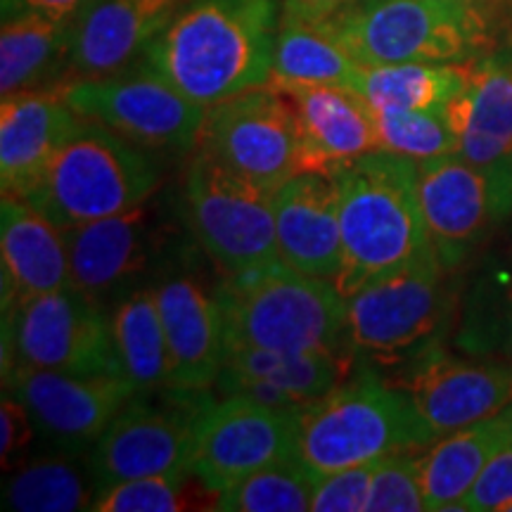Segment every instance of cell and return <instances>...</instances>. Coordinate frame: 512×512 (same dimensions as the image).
Listing matches in <instances>:
<instances>
[{"label":"cell","mask_w":512,"mask_h":512,"mask_svg":"<svg viewBox=\"0 0 512 512\" xmlns=\"http://www.w3.org/2000/svg\"><path fill=\"white\" fill-rule=\"evenodd\" d=\"M512 503V444L486 463L470 494L465 496V512L505 510Z\"/></svg>","instance_id":"38"},{"label":"cell","mask_w":512,"mask_h":512,"mask_svg":"<svg viewBox=\"0 0 512 512\" xmlns=\"http://www.w3.org/2000/svg\"><path fill=\"white\" fill-rule=\"evenodd\" d=\"M446 273L432 254L347 297V337L356 363L403 368L439 347L451 313Z\"/></svg>","instance_id":"8"},{"label":"cell","mask_w":512,"mask_h":512,"mask_svg":"<svg viewBox=\"0 0 512 512\" xmlns=\"http://www.w3.org/2000/svg\"><path fill=\"white\" fill-rule=\"evenodd\" d=\"M328 171L339 188L342 271L335 285L344 297L434 254L415 159L373 150Z\"/></svg>","instance_id":"3"},{"label":"cell","mask_w":512,"mask_h":512,"mask_svg":"<svg viewBox=\"0 0 512 512\" xmlns=\"http://www.w3.org/2000/svg\"><path fill=\"white\" fill-rule=\"evenodd\" d=\"M273 195L195 147L183 183L185 223L223 278H249L280 264Z\"/></svg>","instance_id":"7"},{"label":"cell","mask_w":512,"mask_h":512,"mask_svg":"<svg viewBox=\"0 0 512 512\" xmlns=\"http://www.w3.org/2000/svg\"><path fill=\"white\" fill-rule=\"evenodd\" d=\"M197 145L268 192L302 171L297 110L275 83L249 88L209 107Z\"/></svg>","instance_id":"13"},{"label":"cell","mask_w":512,"mask_h":512,"mask_svg":"<svg viewBox=\"0 0 512 512\" xmlns=\"http://www.w3.org/2000/svg\"><path fill=\"white\" fill-rule=\"evenodd\" d=\"M12 366L124 377L110 309L62 287L3 313V370Z\"/></svg>","instance_id":"12"},{"label":"cell","mask_w":512,"mask_h":512,"mask_svg":"<svg viewBox=\"0 0 512 512\" xmlns=\"http://www.w3.org/2000/svg\"><path fill=\"white\" fill-rule=\"evenodd\" d=\"M5 392L27 406L48 453H86L114 420L133 387L114 375H72L12 366L3 370Z\"/></svg>","instance_id":"16"},{"label":"cell","mask_w":512,"mask_h":512,"mask_svg":"<svg viewBox=\"0 0 512 512\" xmlns=\"http://www.w3.org/2000/svg\"><path fill=\"white\" fill-rule=\"evenodd\" d=\"M110 318L121 375L133 392L169 387V344L150 283L117 299L110 306Z\"/></svg>","instance_id":"28"},{"label":"cell","mask_w":512,"mask_h":512,"mask_svg":"<svg viewBox=\"0 0 512 512\" xmlns=\"http://www.w3.org/2000/svg\"><path fill=\"white\" fill-rule=\"evenodd\" d=\"M228 349L349 351L347 297L328 278L275 264L221 283Z\"/></svg>","instance_id":"6"},{"label":"cell","mask_w":512,"mask_h":512,"mask_svg":"<svg viewBox=\"0 0 512 512\" xmlns=\"http://www.w3.org/2000/svg\"><path fill=\"white\" fill-rule=\"evenodd\" d=\"M91 0H3V17L19 12H38L57 19H79Z\"/></svg>","instance_id":"40"},{"label":"cell","mask_w":512,"mask_h":512,"mask_svg":"<svg viewBox=\"0 0 512 512\" xmlns=\"http://www.w3.org/2000/svg\"><path fill=\"white\" fill-rule=\"evenodd\" d=\"M211 403L209 389L174 384L133 394L88 453L98 489L126 479L192 470L195 437Z\"/></svg>","instance_id":"9"},{"label":"cell","mask_w":512,"mask_h":512,"mask_svg":"<svg viewBox=\"0 0 512 512\" xmlns=\"http://www.w3.org/2000/svg\"><path fill=\"white\" fill-rule=\"evenodd\" d=\"M36 439L38 432L27 406L5 392L3 408H0V453H3V470L10 472L12 467L24 463Z\"/></svg>","instance_id":"39"},{"label":"cell","mask_w":512,"mask_h":512,"mask_svg":"<svg viewBox=\"0 0 512 512\" xmlns=\"http://www.w3.org/2000/svg\"><path fill=\"white\" fill-rule=\"evenodd\" d=\"M81 117L57 86L3 95L0 105V181L3 195L24 197Z\"/></svg>","instance_id":"22"},{"label":"cell","mask_w":512,"mask_h":512,"mask_svg":"<svg viewBox=\"0 0 512 512\" xmlns=\"http://www.w3.org/2000/svg\"><path fill=\"white\" fill-rule=\"evenodd\" d=\"M200 249L176 240L150 280L169 344L171 384L183 389H211L226 361L223 278L219 268L209 271Z\"/></svg>","instance_id":"10"},{"label":"cell","mask_w":512,"mask_h":512,"mask_svg":"<svg viewBox=\"0 0 512 512\" xmlns=\"http://www.w3.org/2000/svg\"><path fill=\"white\" fill-rule=\"evenodd\" d=\"M290 95L302 133V171L332 169L377 150L375 110L356 91L311 83H275Z\"/></svg>","instance_id":"24"},{"label":"cell","mask_w":512,"mask_h":512,"mask_svg":"<svg viewBox=\"0 0 512 512\" xmlns=\"http://www.w3.org/2000/svg\"><path fill=\"white\" fill-rule=\"evenodd\" d=\"M320 27L363 67L467 64L512 38V0H356Z\"/></svg>","instance_id":"2"},{"label":"cell","mask_w":512,"mask_h":512,"mask_svg":"<svg viewBox=\"0 0 512 512\" xmlns=\"http://www.w3.org/2000/svg\"><path fill=\"white\" fill-rule=\"evenodd\" d=\"M458 155L494 171H512V38L465 64V86L444 107Z\"/></svg>","instance_id":"20"},{"label":"cell","mask_w":512,"mask_h":512,"mask_svg":"<svg viewBox=\"0 0 512 512\" xmlns=\"http://www.w3.org/2000/svg\"><path fill=\"white\" fill-rule=\"evenodd\" d=\"M503 418H505V427H508V439L512 444V403L503 411Z\"/></svg>","instance_id":"42"},{"label":"cell","mask_w":512,"mask_h":512,"mask_svg":"<svg viewBox=\"0 0 512 512\" xmlns=\"http://www.w3.org/2000/svg\"><path fill=\"white\" fill-rule=\"evenodd\" d=\"M278 29L280 0H185L140 60L209 110L271 81Z\"/></svg>","instance_id":"1"},{"label":"cell","mask_w":512,"mask_h":512,"mask_svg":"<svg viewBox=\"0 0 512 512\" xmlns=\"http://www.w3.org/2000/svg\"><path fill=\"white\" fill-rule=\"evenodd\" d=\"M98 494L91 458L83 453H43L12 467L3 486V508L19 512L91 510Z\"/></svg>","instance_id":"29"},{"label":"cell","mask_w":512,"mask_h":512,"mask_svg":"<svg viewBox=\"0 0 512 512\" xmlns=\"http://www.w3.org/2000/svg\"><path fill=\"white\" fill-rule=\"evenodd\" d=\"M465 86V64L396 62L363 67L358 95L373 110H444Z\"/></svg>","instance_id":"32"},{"label":"cell","mask_w":512,"mask_h":512,"mask_svg":"<svg viewBox=\"0 0 512 512\" xmlns=\"http://www.w3.org/2000/svg\"><path fill=\"white\" fill-rule=\"evenodd\" d=\"M401 387L441 437L494 418L512 403V363L434 347L396 370Z\"/></svg>","instance_id":"18"},{"label":"cell","mask_w":512,"mask_h":512,"mask_svg":"<svg viewBox=\"0 0 512 512\" xmlns=\"http://www.w3.org/2000/svg\"><path fill=\"white\" fill-rule=\"evenodd\" d=\"M420 460L415 451L389 453L377 460L370 484L368 512H418L427 510L420 484Z\"/></svg>","instance_id":"36"},{"label":"cell","mask_w":512,"mask_h":512,"mask_svg":"<svg viewBox=\"0 0 512 512\" xmlns=\"http://www.w3.org/2000/svg\"><path fill=\"white\" fill-rule=\"evenodd\" d=\"M95 512H181L219 510V494L204 486L192 470L126 479L102 486L95 494Z\"/></svg>","instance_id":"33"},{"label":"cell","mask_w":512,"mask_h":512,"mask_svg":"<svg viewBox=\"0 0 512 512\" xmlns=\"http://www.w3.org/2000/svg\"><path fill=\"white\" fill-rule=\"evenodd\" d=\"M456 344L470 356L512 363V235L467 290Z\"/></svg>","instance_id":"30"},{"label":"cell","mask_w":512,"mask_h":512,"mask_svg":"<svg viewBox=\"0 0 512 512\" xmlns=\"http://www.w3.org/2000/svg\"><path fill=\"white\" fill-rule=\"evenodd\" d=\"M418 192L434 254L446 271L463 266L512 214V171L484 169L458 152L418 162Z\"/></svg>","instance_id":"15"},{"label":"cell","mask_w":512,"mask_h":512,"mask_svg":"<svg viewBox=\"0 0 512 512\" xmlns=\"http://www.w3.org/2000/svg\"><path fill=\"white\" fill-rule=\"evenodd\" d=\"M157 188L159 169L145 147L81 117L34 188L19 200L69 230L138 207Z\"/></svg>","instance_id":"5"},{"label":"cell","mask_w":512,"mask_h":512,"mask_svg":"<svg viewBox=\"0 0 512 512\" xmlns=\"http://www.w3.org/2000/svg\"><path fill=\"white\" fill-rule=\"evenodd\" d=\"M510 444L503 413L463 427L441 439L420 460V484L427 510H465L463 501L477 477Z\"/></svg>","instance_id":"27"},{"label":"cell","mask_w":512,"mask_h":512,"mask_svg":"<svg viewBox=\"0 0 512 512\" xmlns=\"http://www.w3.org/2000/svg\"><path fill=\"white\" fill-rule=\"evenodd\" d=\"M375 463H366L347 470L332 472L313 484V512H361L368 508L370 484H373Z\"/></svg>","instance_id":"37"},{"label":"cell","mask_w":512,"mask_h":512,"mask_svg":"<svg viewBox=\"0 0 512 512\" xmlns=\"http://www.w3.org/2000/svg\"><path fill=\"white\" fill-rule=\"evenodd\" d=\"M356 0H280V19L318 24Z\"/></svg>","instance_id":"41"},{"label":"cell","mask_w":512,"mask_h":512,"mask_svg":"<svg viewBox=\"0 0 512 512\" xmlns=\"http://www.w3.org/2000/svg\"><path fill=\"white\" fill-rule=\"evenodd\" d=\"M377 150L415 162L458 152V136L444 110H375Z\"/></svg>","instance_id":"35"},{"label":"cell","mask_w":512,"mask_h":512,"mask_svg":"<svg viewBox=\"0 0 512 512\" xmlns=\"http://www.w3.org/2000/svg\"><path fill=\"white\" fill-rule=\"evenodd\" d=\"M0 285L3 313L41 294L69 287L64 233L19 197L3 195L0 207Z\"/></svg>","instance_id":"23"},{"label":"cell","mask_w":512,"mask_h":512,"mask_svg":"<svg viewBox=\"0 0 512 512\" xmlns=\"http://www.w3.org/2000/svg\"><path fill=\"white\" fill-rule=\"evenodd\" d=\"M76 19L38 12L3 17L0 31V93L48 88L67 79Z\"/></svg>","instance_id":"26"},{"label":"cell","mask_w":512,"mask_h":512,"mask_svg":"<svg viewBox=\"0 0 512 512\" xmlns=\"http://www.w3.org/2000/svg\"><path fill=\"white\" fill-rule=\"evenodd\" d=\"M57 88L79 117L145 150L185 155L200 143L207 107L185 98L143 60L107 76L62 81Z\"/></svg>","instance_id":"11"},{"label":"cell","mask_w":512,"mask_h":512,"mask_svg":"<svg viewBox=\"0 0 512 512\" xmlns=\"http://www.w3.org/2000/svg\"><path fill=\"white\" fill-rule=\"evenodd\" d=\"M313 479L294 460H280L252 472L219 494L228 512H304L311 510Z\"/></svg>","instance_id":"34"},{"label":"cell","mask_w":512,"mask_h":512,"mask_svg":"<svg viewBox=\"0 0 512 512\" xmlns=\"http://www.w3.org/2000/svg\"><path fill=\"white\" fill-rule=\"evenodd\" d=\"M297 413L271 408L247 394L214 399L200 420L192 472L221 494L261 467L292 460Z\"/></svg>","instance_id":"17"},{"label":"cell","mask_w":512,"mask_h":512,"mask_svg":"<svg viewBox=\"0 0 512 512\" xmlns=\"http://www.w3.org/2000/svg\"><path fill=\"white\" fill-rule=\"evenodd\" d=\"M356 358L351 351H271L228 349L216 380L223 396L245 394L254 387L278 389L306 408L347 382Z\"/></svg>","instance_id":"25"},{"label":"cell","mask_w":512,"mask_h":512,"mask_svg":"<svg viewBox=\"0 0 512 512\" xmlns=\"http://www.w3.org/2000/svg\"><path fill=\"white\" fill-rule=\"evenodd\" d=\"M505 512H512V503L508 505V508H505Z\"/></svg>","instance_id":"43"},{"label":"cell","mask_w":512,"mask_h":512,"mask_svg":"<svg viewBox=\"0 0 512 512\" xmlns=\"http://www.w3.org/2000/svg\"><path fill=\"white\" fill-rule=\"evenodd\" d=\"M363 64L320 24L280 19L273 53V83L339 86L358 93Z\"/></svg>","instance_id":"31"},{"label":"cell","mask_w":512,"mask_h":512,"mask_svg":"<svg viewBox=\"0 0 512 512\" xmlns=\"http://www.w3.org/2000/svg\"><path fill=\"white\" fill-rule=\"evenodd\" d=\"M273 207L280 264L335 283L342 271V226L332 171H297L275 190Z\"/></svg>","instance_id":"19"},{"label":"cell","mask_w":512,"mask_h":512,"mask_svg":"<svg viewBox=\"0 0 512 512\" xmlns=\"http://www.w3.org/2000/svg\"><path fill=\"white\" fill-rule=\"evenodd\" d=\"M183 5L185 0H91L76 19L67 81L136 64Z\"/></svg>","instance_id":"21"},{"label":"cell","mask_w":512,"mask_h":512,"mask_svg":"<svg viewBox=\"0 0 512 512\" xmlns=\"http://www.w3.org/2000/svg\"><path fill=\"white\" fill-rule=\"evenodd\" d=\"M441 434L408 394L373 368H363L297 413L292 460L313 482L332 472L375 463L389 453L418 451Z\"/></svg>","instance_id":"4"},{"label":"cell","mask_w":512,"mask_h":512,"mask_svg":"<svg viewBox=\"0 0 512 512\" xmlns=\"http://www.w3.org/2000/svg\"><path fill=\"white\" fill-rule=\"evenodd\" d=\"M150 200L83 226L62 230L69 252V287L100 304H114L152 280L178 240L162 204Z\"/></svg>","instance_id":"14"}]
</instances>
